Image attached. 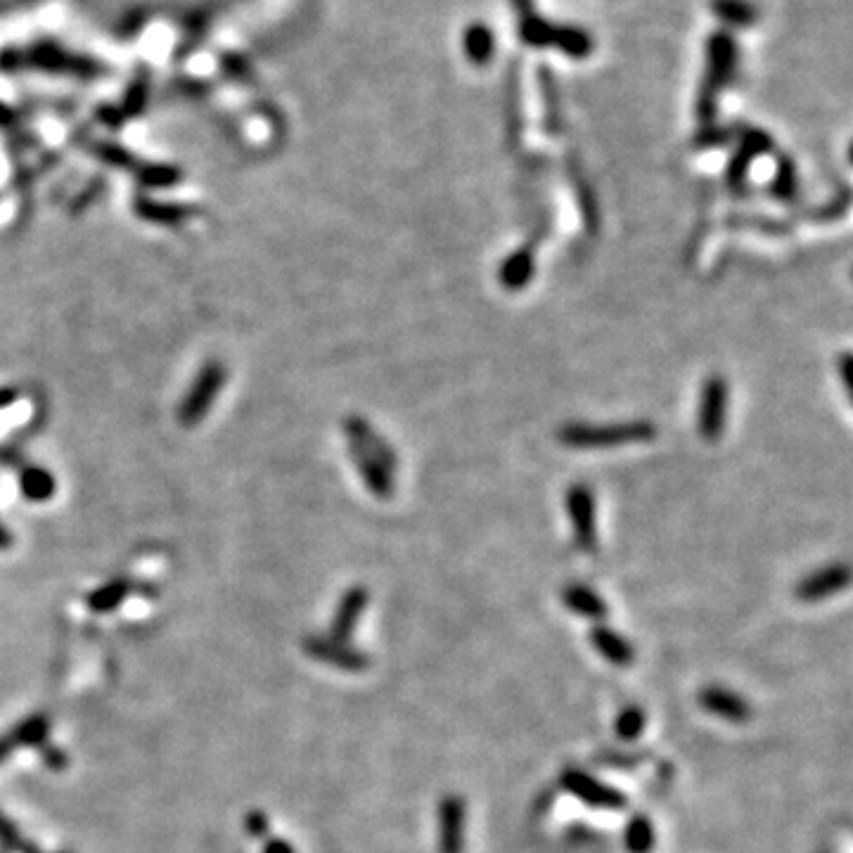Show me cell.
<instances>
[{
	"label": "cell",
	"instance_id": "obj_10",
	"mask_svg": "<svg viewBox=\"0 0 853 853\" xmlns=\"http://www.w3.org/2000/svg\"><path fill=\"white\" fill-rule=\"evenodd\" d=\"M304 652L309 654V657L318 659V662L330 664L335 666V669L346 671V673H361L365 669H370L368 654L361 650H354V647L339 643V640H332V638H320V636L306 638Z\"/></svg>",
	"mask_w": 853,
	"mask_h": 853
},
{
	"label": "cell",
	"instance_id": "obj_8",
	"mask_svg": "<svg viewBox=\"0 0 853 853\" xmlns=\"http://www.w3.org/2000/svg\"><path fill=\"white\" fill-rule=\"evenodd\" d=\"M22 64H34L38 69H46V72H62V74H76V76H93L100 72V67L91 60H83L79 55L64 53L62 48L50 46V43H41V46L31 48V53L19 55L15 60V67Z\"/></svg>",
	"mask_w": 853,
	"mask_h": 853
},
{
	"label": "cell",
	"instance_id": "obj_39",
	"mask_svg": "<svg viewBox=\"0 0 853 853\" xmlns=\"http://www.w3.org/2000/svg\"><path fill=\"white\" fill-rule=\"evenodd\" d=\"M510 5L515 8L517 17L519 15H527V12L534 10V0H510Z\"/></svg>",
	"mask_w": 853,
	"mask_h": 853
},
{
	"label": "cell",
	"instance_id": "obj_26",
	"mask_svg": "<svg viewBox=\"0 0 853 853\" xmlns=\"http://www.w3.org/2000/svg\"><path fill=\"white\" fill-rule=\"evenodd\" d=\"M553 74H548L541 69V91H543V105H545V128H548V136H557L560 133V100L555 93V81L550 79Z\"/></svg>",
	"mask_w": 853,
	"mask_h": 853
},
{
	"label": "cell",
	"instance_id": "obj_17",
	"mask_svg": "<svg viewBox=\"0 0 853 853\" xmlns=\"http://www.w3.org/2000/svg\"><path fill=\"white\" fill-rule=\"evenodd\" d=\"M536 273V256L531 247H519L517 252H512L508 259L500 266L498 278L500 285L508 292H519L529 285L531 278Z\"/></svg>",
	"mask_w": 853,
	"mask_h": 853
},
{
	"label": "cell",
	"instance_id": "obj_34",
	"mask_svg": "<svg viewBox=\"0 0 853 853\" xmlns=\"http://www.w3.org/2000/svg\"><path fill=\"white\" fill-rule=\"evenodd\" d=\"M245 830L252 835L254 839H266L268 832H271V823H268V816L261 811H252L247 813L245 818Z\"/></svg>",
	"mask_w": 853,
	"mask_h": 853
},
{
	"label": "cell",
	"instance_id": "obj_35",
	"mask_svg": "<svg viewBox=\"0 0 853 853\" xmlns=\"http://www.w3.org/2000/svg\"><path fill=\"white\" fill-rule=\"evenodd\" d=\"M41 759L50 768V771H62V768H67V763H69L67 754H64L60 747L50 745V742L41 747Z\"/></svg>",
	"mask_w": 853,
	"mask_h": 853
},
{
	"label": "cell",
	"instance_id": "obj_12",
	"mask_svg": "<svg viewBox=\"0 0 853 853\" xmlns=\"http://www.w3.org/2000/svg\"><path fill=\"white\" fill-rule=\"evenodd\" d=\"M849 581L851 574L844 562L827 564V567L818 569V572L808 574L804 581H799L797 588H794V595H797L801 602H820L830 598V595L842 593V590L849 586Z\"/></svg>",
	"mask_w": 853,
	"mask_h": 853
},
{
	"label": "cell",
	"instance_id": "obj_7",
	"mask_svg": "<svg viewBox=\"0 0 853 853\" xmlns=\"http://www.w3.org/2000/svg\"><path fill=\"white\" fill-rule=\"evenodd\" d=\"M569 519L574 527V543L583 553H593L598 545V517H595V498L593 491L583 484H574L564 496Z\"/></svg>",
	"mask_w": 853,
	"mask_h": 853
},
{
	"label": "cell",
	"instance_id": "obj_24",
	"mask_svg": "<svg viewBox=\"0 0 853 853\" xmlns=\"http://www.w3.org/2000/svg\"><path fill=\"white\" fill-rule=\"evenodd\" d=\"M131 583L126 579H117V581H109L107 586H102L98 590H93L91 595H88V607L93 609V612H112L114 607H119L121 602L128 593H131Z\"/></svg>",
	"mask_w": 853,
	"mask_h": 853
},
{
	"label": "cell",
	"instance_id": "obj_37",
	"mask_svg": "<svg viewBox=\"0 0 853 853\" xmlns=\"http://www.w3.org/2000/svg\"><path fill=\"white\" fill-rule=\"evenodd\" d=\"M264 853H297V851H294V846L290 842H285V839H268L264 844Z\"/></svg>",
	"mask_w": 853,
	"mask_h": 853
},
{
	"label": "cell",
	"instance_id": "obj_25",
	"mask_svg": "<svg viewBox=\"0 0 853 853\" xmlns=\"http://www.w3.org/2000/svg\"><path fill=\"white\" fill-rule=\"evenodd\" d=\"M19 481H22V491L29 500H48L55 491V479L50 477L46 470H41V467H29V470H24Z\"/></svg>",
	"mask_w": 853,
	"mask_h": 853
},
{
	"label": "cell",
	"instance_id": "obj_41",
	"mask_svg": "<svg viewBox=\"0 0 853 853\" xmlns=\"http://www.w3.org/2000/svg\"><path fill=\"white\" fill-rule=\"evenodd\" d=\"M5 121H10V109L0 102V124H5Z\"/></svg>",
	"mask_w": 853,
	"mask_h": 853
},
{
	"label": "cell",
	"instance_id": "obj_33",
	"mask_svg": "<svg viewBox=\"0 0 853 853\" xmlns=\"http://www.w3.org/2000/svg\"><path fill=\"white\" fill-rule=\"evenodd\" d=\"M595 761L602 763V766H609V768L631 771V768H636L638 763L643 761V756L640 754H624V752H605V754H600Z\"/></svg>",
	"mask_w": 853,
	"mask_h": 853
},
{
	"label": "cell",
	"instance_id": "obj_28",
	"mask_svg": "<svg viewBox=\"0 0 853 853\" xmlns=\"http://www.w3.org/2000/svg\"><path fill=\"white\" fill-rule=\"evenodd\" d=\"M0 846L8 853H41L3 811H0Z\"/></svg>",
	"mask_w": 853,
	"mask_h": 853
},
{
	"label": "cell",
	"instance_id": "obj_27",
	"mask_svg": "<svg viewBox=\"0 0 853 853\" xmlns=\"http://www.w3.org/2000/svg\"><path fill=\"white\" fill-rule=\"evenodd\" d=\"M645 730V711L640 707H626L619 711L617 723H614V733H617L619 740L624 742H633L638 740L640 735H643Z\"/></svg>",
	"mask_w": 853,
	"mask_h": 853
},
{
	"label": "cell",
	"instance_id": "obj_4",
	"mask_svg": "<svg viewBox=\"0 0 853 853\" xmlns=\"http://www.w3.org/2000/svg\"><path fill=\"white\" fill-rule=\"evenodd\" d=\"M728 382L723 375H709L699 391V408H697V432L704 441L714 444L723 436L728 418Z\"/></svg>",
	"mask_w": 853,
	"mask_h": 853
},
{
	"label": "cell",
	"instance_id": "obj_20",
	"mask_svg": "<svg viewBox=\"0 0 853 853\" xmlns=\"http://www.w3.org/2000/svg\"><path fill=\"white\" fill-rule=\"evenodd\" d=\"M463 53L472 67H486L496 55V34L489 24L472 22L463 31Z\"/></svg>",
	"mask_w": 853,
	"mask_h": 853
},
{
	"label": "cell",
	"instance_id": "obj_29",
	"mask_svg": "<svg viewBox=\"0 0 853 853\" xmlns=\"http://www.w3.org/2000/svg\"><path fill=\"white\" fill-rule=\"evenodd\" d=\"M771 192L782 202L794 200V195H797V166L792 164V159L787 157L780 159L778 176H775V181L771 185Z\"/></svg>",
	"mask_w": 853,
	"mask_h": 853
},
{
	"label": "cell",
	"instance_id": "obj_6",
	"mask_svg": "<svg viewBox=\"0 0 853 853\" xmlns=\"http://www.w3.org/2000/svg\"><path fill=\"white\" fill-rule=\"evenodd\" d=\"M223 382H226V370H223L221 363L204 365L202 373L195 377V382H192L188 394H185L181 408H178V418H181L185 427H192L204 420V415L209 413L211 406H214Z\"/></svg>",
	"mask_w": 853,
	"mask_h": 853
},
{
	"label": "cell",
	"instance_id": "obj_2",
	"mask_svg": "<svg viewBox=\"0 0 853 853\" xmlns=\"http://www.w3.org/2000/svg\"><path fill=\"white\" fill-rule=\"evenodd\" d=\"M657 425L650 420L614 422V425H586L572 422L557 432V441L574 451H598V448H617L628 444H645L657 439Z\"/></svg>",
	"mask_w": 853,
	"mask_h": 853
},
{
	"label": "cell",
	"instance_id": "obj_9",
	"mask_svg": "<svg viewBox=\"0 0 853 853\" xmlns=\"http://www.w3.org/2000/svg\"><path fill=\"white\" fill-rule=\"evenodd\" d=\"M735 138L740 140V147H737L735 155L730 157L726 181L730 188H742V185H745L749 164H752L756 157L768 155V152L773 150V140L766 131H761V128H752V126L740 128Z\"/></svg>",
	"mask_w": 853,
	"mask_h": 853
},
{
	"label": "cell",
	"instance_id": "obj_40",
	"mask_svg": "<svg viewBox=\"0 0 853 853\" xmlns=\"http://www.w3.org/2000/svg\"><path fill=\"white\" fill-rule=\"evenodd\" d=\"M8 545H10V534H8V529H5L3 524H0V550L8 548Z\"/></svg>",
	"mask_w": 853,
	"mask_h": 853
},
{
	"label": "cell",
	"instance_id": "obj_14",
	"mask_svg": "<svg viewBox=\"0 0 853 853\" xmlns=\"http://www.w3.org/2000/svg\"><path fill=\"white\" fill-rule=\"evenodd\" d=\"M699 707L709 711L711 716L726 718L730 723H747L752 718V707L742 695L737 692L721 688V685H709L699 692Z\"/></svg>",
	"mask_w": 853,
	"mask_h": 853
},
{
	"label": "cell",
	"instance_id": "obj_21",
	"mask_svg": "<svg viewBox=\"0 0 853 853\" xmlns=\"http://www.w3.org/2000/svg\"><path fill=\"white\" fill-rule=\"evenodd\" d=\"M12 742H15V747H34L41 749L43 745H48V735H50V718L46 714H31L24 718V721H19L15 728L8 730Z\"/></svg>",
	"mask_w": 853,
	"mask_h": 853
},
{
	"label": "cell",
	"instance_id": "obj_38",
	"mask_svg": "<svg viewBox=\"0 0 853 853\" xmlns=\"http://www.w3.org/2000/svg\"><path fill=\"white\" fill-rule=\"evenodd\" d=\"M15 742H12V737H10V733H5V735H0V763H5L8 761V756L15 752Z\"/></svg>",
	"mask_w": 853,
	"mask_h": 853
},
{
	"label": "cell",
	"instance_id": "obj_19",
	"mask_svg": "<svg viewBox=\"0 0 853 853\" xmlns=\"http://www.w3.org/2000/svg\"><path fill=\"white\" fill-rule=\"evenodd\" d=\"M351 460H354L358 474H361V479L365 481V486H368L370 493H373L375 498L380 500H389L394 496V477H391V472L384 467L382 463H377L375 458H370V455H365L358 451V448H351Z\"/></svg>",
	"mask_w": 853,
	"mask_h": 853
},
{
	"label": "cell",
	"instance_id": "obj_3",
	"mask_svg": "<svg viewBox=\"0 0 853 853\" xmlns=\"http://www.w3.org/2000/svg\"><path fill=\"white\" fill-rule=\"evenodd\" d=\"M517 31L524 46L536 50H560L562 55L572 57V60H586L595 48L593 36L586 29L574 27V24L553 22V19L538 15L536 10L519 15Z\"/></svg>",
	"mask_w": 853,
	"mask_h": 853
},
{
	"label": "cell",
	"instance_id": "obj_32",
	"mask_svg": "<svg viewBox=\"0 0 853 853\" xmlns=\"http://www.w3.org/2000/svg\"><path fill=\"white\" fill-rule=\"evenodd\" d=\"M576 195H579V207H581L583 221H586L590 233H595V230H598V202H595V197H593V192H590V188H586V183H579V190H576Z\"/></svg>",
	"mask_w": 853,
	"mask_h": 853
},
{
	"label": "cell",
	"instance_id": "obj_13",
	"mask_svg": "<svg viewBox=\"0 0 853 853\" xmlns=\"http://www.w3.org/2000/svg\"><path fill=\"white\" fill-rule=\"evenodd\" d=\"M344 429H346V436H349L351 448H358L361 453L370 455V458H375L377 463H382L389 472L396 470V465H399V458H396L394 448H391L387 441H384L382 436L375 432L373 425H370L368 420L358 418V415H351V418L344 422Z\"/></svg>",
	"mask_w": 853,
	"mask_h": 853
},
{
	"label": "cell",
	"instance_id": "obj_5",
	"mask_svg": "<svg viewBox=\"0 0 853 853\" xmlns=\"http://www.w3.org/2000/svg\"><path fill=\"white\" fill-rule=\"evenodd\" d=\"M560 785L564 792H569L581 804L590 808H605V811H621L626 808L628 797L617 787L607 785L593 775L581 771V768H564L560 775Z\"/></svg>",
	"mask_w": 853,
	"mask_h": 853
},
{
	"label": "cell",
	"instance_id": "obj_16",
	"mask_svg": "<svg viewBox=\"0 0 853 853\" xmlns=\"http://www.w3.org/2000/svg\"><path fill=\"white\" fill-rule=\"evenodd\" d=\"M590 645L595 647V652H598L600 657H605L609 664L619 666V669H626V666H631L633 659H636L633 645L609 626H595L593 631H590Z\"/></svg>",
	"mask_w": 853,
	"mask_h": 853
},
{
	"label": "cell",
	"instance_id": "obj_22",
	"mask_svg": "<svg viewBox=\"0 0 853 853\" xmlns=\"http://www.w3.org/2000/svg\"><path fill=\"white\" fill-rule=\"evenodd\" d=\"M657 844V832H654L652 820L645 813H636L628 820L624 830V846L628 853H652Z\"/></svg>",
	"mask_w": 853,
	"mask_h": 853
},
{
	"label": "cell",
	"instance_id": "obj_18",
	"mask_svg": "<svg viewBox=\"0 0 853 853\" xmlns=\"http://www.w3.org/2000/svg\"><path fill=\"white\" fill-rule=\"evenodd\" d=\"M562 602L569 612L579 614V617L600 621L609 614V605L602 600L600 593L593 588L583 586V583H569L562 588Z\"/></svg>",
	"mask_w": 853,
	"mask_h": 853
},
{
	"label": "cell",
	"instance_id": "obj_1",
	"mask_svg": "<svg viewBox=\"0 0 853 853\" xmlns=\"http://www.w3.org/2000/svg\"><path fill=\"white\" fill-rule=\"evenodd\" d=\"M737 69V43L728 31H714L704 48V76L695 102L697 121L702 126L716 124L718 98L733 81Z\"/></svg>",
	"mask_w": 853,
	"mask_h": 853
},
{
	"label": "cell",
	"instance_id": "obj_15",
	"mask_svg": "<svg viewBox=\"0 0 853 853\" xmlns=\"http://www.w3.org/2000/svg\"><path fill=\"white\" fill-rule=\"evenodd\" d=\"M368 600H370V593L365 586H354L346 590L344 598L339 600L335 617H332V626H330L332 640L346 643V640L354 636L358 619L363 617L365 607H368Z\"/></svg>",
	"mask_w": 853,
	"mask_h": 853
},
{
	"label": "cell",
	"instance_id": "obj_31",
	"mask_svg": "<svg viewBox=\"0 0 853 853\" xmlns=\"http://www.w3.org/2000/svg\"><path fill=\"white\" fill-rule=\"evenodd\" d=\"M730 223H735V226H747L752 230H761V233L766 235H787L790 233V226L782 221H775V218H766V216H737Z\"/></svg>",
	"mask_w": 853,
	"mask_h": 853
},
{
	"label": "cell",
	"instance_id": "obj_11",
	"mask_svg": "<svg viewBox=\"0 0 853 853\" xmlns=\"http://www.w3.org/2000/svg\"><path fill=\"white\" fill-rule=\"evenodd\" d=\"M467 806L458 794H446L439 804V853L465 851Z\"/></svg>",
	"mask_w": 853,
	"mask_h": 853
},
{
	"label": "cell",
	"instance_id": "obj_23",
	"mask_svg": "<svg viewBox=\"0 0 853 853\" xmlns=\"http://www.w3.org/2000/svg\"><path fill=\"white\" fill-rule=\"evenodd\" d=\"M711 10H714V15L721 22L737 29L752 27L756 17H759V12H756L749 0H711Z\"/></svg>",
	"mask_w": 853,
	"mask_h": 853
},
{
	"label": "cell",
	"instance_id": "obj_30",
	"mask_svg": "<svg viewBox=\"0 0 853 853\" xmlns=\"http://www.w3.org/2000/svg\"><path fill=\"white\" fill-rule=\"evenodd\" d=\"M733 138H735L733 128H718L716 124L702 126V131H699L695 138V147H699V150H714V147L728 145Z\"/></svg>",
	"mask_w": 853,
	"mask_h": 853
},
{
	"label": "cell",
	"instance_id": "obj_36",
	"mask_svg": "<svg viewBox=\"0 0 853 853\" xmlns=\"http://www.w3.org/2000/svg\"><path fill=\"white\" fill-rule=\"evenodd\" d=\"M851 370H853L851 354H842V358H839V375H842V384L846 389V396H851V380H853Z\"/></svg>",
	"mask_w": 853,
	"mask_h": 853
}]
</instances>
